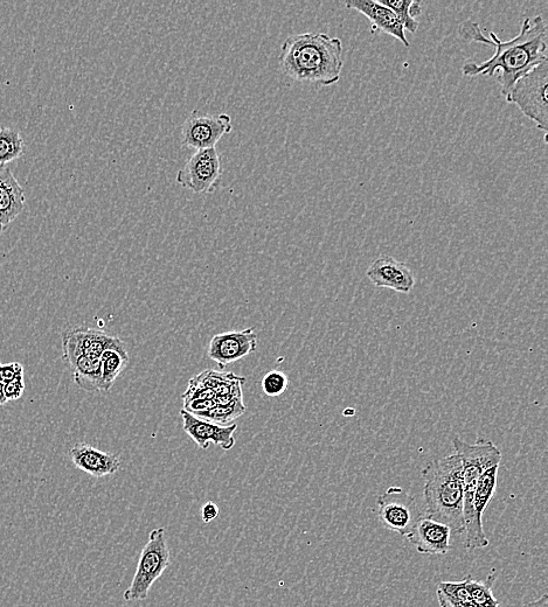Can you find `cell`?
Instances as JSON below:
<instances>
[{
  "label": "cell",
  "mask_w": 548,
  "mask_h": 607,
  "mask_svg": "<svg viewBox=\"0 0 548 607\" xmlns=\"http://www.w3.org/2000/svg\"><path fill=\"white\" fill-rule=\"evenodd\" d=\"M180 417L183 420V428L186 435L189 436L200 449L206 450L210 444L219 446V448L230 451L234 448L235 431L238 430V424L220 425L210 421L201 420L184 409L180 411Z\"/></svg>",
  "instance_id": "obj_11"
},
{
  "label": "cell",
  "mask_w": 548,
  "mask_h": 607,
  "mask_svg": "<svg viewBox=\"0 0 548 607\" xmlns=\"http://www.w3.org/2000/svg\"><path fill=\"white\" fill-rule=\"evenodd\" d=\"M69 457L76 469L86 472L94 478L113 476L119 472L121 467L119 457L85 443L74 445L69 451Z\"/></svg>",
  "instance_id": "obj_15"
},
{
  "label": "cell",
  "mask_w": 548,
  "mask_h": 607,
  "mask_svg": "<svg viewBox=\"0 0 548 607\" xmlns=\"http://www.w3.org/2000/svg\"><path fill=\"white\" fill-rule=\"evenodd\" d=\"M223 180L217 148L198 150L176 174V183L197 194H212Z\"/></svg>",
  "instance_id": "obj_7"
},
{
  "label": "cell",
  "mask_w": 548,
  "mask_h": 607,
  "mask_svg": "<svg viewBox=\"0 0 548 607\" xmlns=\"http://www.w3.org/2000/svg\"><path fill=\"white\" fill-rule=\"evenodd\" d=\"M280 66L291 80L334 86L342 78V40L325 33L293 34L283 41Z\"/></svg>",
  "instance_id": "obj_2"
},
{
  "label": "cell",
  "mask_w": 548,
  "mask_h": 607,
  "mask_svg": "<svg viewBox=\"0 0 548 607\" xmlns=\"http://www.w3.org/2000/svg\"><path fill=\"white\" fill-rule=\"evenodd\" d=\"M421 474L425 480L423 497L428 518L443 523L457 535L463 534L464 490L460 457L453 453L435 459Z\"/></svg>",
  "instance_id": "obj_3"
},
{
  "label": "cell",
  "mask_w": 548,
  "mask_h": 607,
  "mask_svg": "<svg viewBox=\"0 0 548 607\" xmlns=\"http://www.w3.org/2000/svg\"><path fill=\"white\" fill-rule=\"evenodd\" d=\"M366 276L377 288L391 289L406 295L415 285L413 271L392 256H381L374 260L367 269Z\"/></svg>",
  "instance_id": "obj_13"
},
{
  "label": "cell",
  "mask_w": 548,
  "mask_h": 607,
  "mask_svg": "<svg viewBox=\"0 0 548 607\" xmlns=\"http://www.w3.org/2000/svg\"><path fill=\"white\" fill-rule=\"evenodd\" d=\"M499 465L492 466L490 469L485 471L480 479L477 481V485L474 492L473 508L475 519L478 523H482V516L485 509L490 504L492 498L495 497L497 490Z\"/></svg>",
  "instance_id": "obj_19"
},
{
  "label": "cell",
  "mask_w": 548,
  "mask_h": 607,
  "mask_svg": "<svg viewBox=\"0 0 548 607\" xmlns=\"http://www.w3.org/2000/svg\"><path fill=\"white\" fill-rule=\"evenodd\" d=\"M437 590H440L443 595L455 600V602H471L467 588V578H464L461 582H441L439 586H437Z\"/></svg>",
  "instance_id": "obj_25"
},
{
  "label": "cell",
  "mask_w": 548,
  "mask_h": 607,
  "mask_svg": "<svg viewBox=\"0 0 548 607\" xmlns=\"http://www.w3.org/2000/svg\"><path fill=\"white\" fill-rule=\"evenodd\" d=\"M380 4L392 10L405 31L416 33L419 29L418 20L422 13L421 3L414 0H380Z\"/></svg>",
  "instance_id": "obj_20"
},
{
  "label": "cell",
  "mask_w": 548,
  "mask_h": 607,
  "mask_svg": "<svg viewBox=\"0 0 548 607\" xmlns=\"http://www.w3.org/2000/svg\"><path fill=\"white\" fill-rule=\"evenodd\" d=\"M467 588L471 602L480 607H499V602L494 596V584L497 579V571L490 572L485 581H477L474 577L467 576Z\"/></svg>",
  "instance_id": "obj_21"
},
{
  "label": "cell",
  "mask_w": 548,
  "mask_h": 607,
  "mask_svg": "<svg viewBox=\"0 0 548 607\" xmlns=\"http://www.w3.org/2000/svg\"><path fill=\"white\" fill-rule=\"evenodd\" d=\"M524 607H548V595L541 596L537 600H533L531 603H527Z\"/></svg>",
  "instance_id": "obj_30"
},
{
  "label": "cell",
  "mask_w": 548,
  "mask_h": 607,
  "mask_svg": "<svg viewBox=\"0 0 548 607\" xmlns=\"http://www.w3.org/2000/svg\"><path fill=\"white\" fill-rule=\"evenodd\" d=\"M3 230H4V227L2 225H0V235H2Z\"/></svg>",
  "instance_id": "obj_32"
},
{
  "label": "cell",
  "mask_w": 548,
  "mask_h": 607,
  "mask_svg": "<svg viewBox=\"0 0 548 607\" xmlns=\"http://www.w3.org/2000/svg\"><path fill=\"white\" fill-rule=\"evenodd\" d=\"M379 520L391 532L406 536L420 518L416 514L415 500L404 488L392 486L378 498Z\"/></svg>",
  "instance_id": "obj_9"
},
{
  "label": "cell",
  "mask_w": 548,
  "mask_h": 607,
  "mask_svg": "<svg viewBox=\"0 0 548 607\" xmlns=\"http://www.w3.org/2000/svg\"><path fill=\"white\" fill-rule=\"evenodd\" d=\"M232 129V117L228 114H200L193 110L182 125L180 139L187 148L197 151L211 149Z\"/></svg>",
  "instance_id": "obj_8"
},
{
  "label": "cell",
  "mask_w": 548,
  "mask_h": 607,
  "mask_svg": "<svg viewBox=\"0 0 548 607\" xmlns=\"http://www.w3.org/2000/svg\"><path fill=\"white\" fill-rule=\"evenodd\" d=\"M436 597H437V600H439L440 607H480V606H477L476 604H474L473 602H468V603L455 602V600L450 599L446 595H443V593L440 590H436Z\"/></svg>",
  "instance_id": "obj_29"
},
{
  "label": "cell",
  "mask_w": 548,
  "mask_h": 607,
  "mask_svg": "<svg viewBox=\"0 0 548 607\" xmlns=\"http://www.w3.org/2000/svg\"><path fill=\"white\" fill-rule=\"evenodd\" d=\"M115 338L89 327H74L62 333V350L79 352L90 359L100 360Z\"/></svg>",
  "instance_id": "obj_16"
},
{
  "label": "cell",
  "mask_w": 548,
  "mask_h": 607,
  "mask_svg": "<svg viewBox=\"0 0 548 607\" xmlns=\"http://www.w3.org/2000/svg\"><path fill=\"white\" fill-rule=\"evenodd\" d=\"M455 453L462 463L464 490L463 519L466 533V549L475 551L489 546V539L484 533L483 525L475 519L473 499L478 479L492 466L501 464L502 451L488 439H478L469 444L460 438L453 439Z\"/></svg>",
  "instance_id": "obj_4"
},
{
  "label": "cell",
  "mask_w": 548,
  "mask_h": 607,
  "mask_svg": "<svg viewBox=\"0 0 548 607\" xmlns=\"http://www.w3.org/2000/svg\"><path fill=\"white\" fill-rule=\"evenodd\" d=\"M6 402L8 401L5 400L4 386L2 385V383H0V408H2Z\"/></svg>",
  "instance_id": "obj_31"
},
{
  "label": "cell",
  "mask_w": 548,
  "mask_h": 607,
  "mask_svg": "<svg viewBox=\"0 0 548 607\" xmlns=\"http://www.w3.org/2000/svg\"><path fill=\"white\" fill-rule=\"evenodd\" d=\"M459 36L469 43L495 48V54L481 64L467 61L462 67V73L468 78L499 73L497 80L505 100L520 78L547 61V25L541 16L526 18L517 36L508 41H502L494 32L485 37L480 24L474 20H466L460 25Z\"/></svg>",
  "instance_id": "obj_1"
},
{
  "label": "cell",
  "mask_w": 548,
  "mask_h": 607,
  "mask_svg": "<svg viewBox=\"0 0 548 607\" xmlns=\"http://www.w3.org/2000/svg\"><path fill=\"white\" fill-rule=\"evenodd\" d=\"M24 376V367L19 362H11V364H2L0 362V383L6 385L13 380Z\"/></svg>",
  "instance_id": "obj_26"
},
{
  "label": "cell",
  "mask_w": 548,
  "mask_h": 607,
  "mask_svg": "<svg viewBox=\"0 0 548 607\" xmlns=\"http://www.w3.org/2000/svg\"><path fill=\"white\" fill-rule=\"evenodd\" d=\"M452 533V529L448 526L426 515L416 520L406 539L419 554L446 555L450 550Z\"/></svg>",
  "instance_id": "obj_12"
},
{
  "label": "cell",
  "mask_w": 548,
  "mask_h": 607,
  "mask_svg": "<svg viewBox=\"0 0 548 607\" xmlns=\"http://www.w3.org/2000/svg\"><path fill=\"white\" fill-rule=\"evenodd\" d=\"M258 336L252 327L242 331L215 334L208 345V358L226 367L256 351Z\"/></svg>",
  "instance_id": "obj_10"
},
{
  "label": "cell",
  "mask_w": 548,
  "mask_h": 607,
  "mask_svg": "<svg viewBox=\"0 0 548 607\" xmlns=\"http://www.w3.org/2000/svg\"><path fill=\"white\" fill-rule=\"evenodd\" d=\"M246 406L244 402L233 403L230 406H218L214 409L207 411V413L201 415V420L210 421L215 424L227 425L238 417L246 413Z\"/></svg>",
  "instance_id": "obj_23"
},
{
  "label": "cell",
  "mask_w": 548,
  "mask_h": 607,
  "mask_svg": "<svg viewBox=\"0 0 548 607\" xmlns=\"http://www.w3.org/2000/svg\"><path fill=\"white\" fill-rule=\"evenodd\" d=\"M25 191L15 174L6 165H0V225L4 228L24 211Z\"/></svg>",
  "instance_id": "obj_17"
},
{
  "label": "cell",
  "mask_w": 548,
  "mask_h": 607,
  "mask_svg": "<svg viewBox=\"0 0 548 607\" xmlns=\"http://www.w3.org/2000/svg\"><path fill=\"white\" fill-rule=\"evenodd\" d=\"M346 8L362 13L372 23V29L388 34L400 41L405 47L411 46L404 27L400 24L394 12L374 0H349L345 2Z\"/></svg>",
  "instance_id": "obj_14"
},
{
  "label": "cell",
  "mask_w": 548,
  "mask_h": 607,
  "mask_svg": "<svg viewBox=\"0 0 548 607\" xmlns=\"http://www.w3.org/2000/svg\"><path fill=\"white\" fill-rule=\"evenodd\" d=\"M219 513V506L210 501L207 502V504H205L203 507V511H201V518H203L205 523H211L213 520L218 518Z\"/></svg>",
  "instance_id": "obj_28"
},
{
  "label": "cell",
  "mask_w": 548,
  "mask_h": 607,
  "mask_svg": "<svg viewBox=\"0 0 548 607\" xmlns=\"http://www.w3.org/2000/svg\"><path fill=\"white\" fill-rule=\"evenodd\" d=\"M165 533V528L159 527L149 534V540L141 551L133 582L124 592L123 598L126 602L147 599L151 586L169 567L170 550Z\"/></svg>",
  "instance_id": "obj_5"
},
{
  "label": "cell",
  "mask_w": 548,
  "mask_h": 607,
  "mask_svg": "<svg viewBox=\"0 0 548 607\" xmlns=\"http://www.w3.org/2000/svg\"><path fill=\"white\" fill-rule=\"evenodd\" d=\"M25 142L20 132L12 128H0V165H6L23 155Z\"/></svg>",
  "instance_id": "obj_22"
},
{
  "label": "cell",
  "mask_w": 548,
  "mask_h": 607,
  "mask_svg": "<svg viewBox=\"0 0 548 607\" xmlns=\"http://www.w3.org/2000/svg\"><path fill=\"white\" fill-rule=\"evenodd\" d=\"M548 60L520 78L511 89L509 103L515 104L527 118L537 124L547 139Z\"/></svg>",
  "instance_id": "obj_6"
},
{
  "label": "cell",
  "mask_w": 548,
  "mask_h": 607,
  "mask_svg": "<svg viewBox=\"0 0 548 607\" xmlns=\"http://www.w3.org/2000/svg\"><path fill=\"white\" fill-rule=\"evenodd\" d=\"M25 390V379L24 376H19L16 380H13L4 385V396L6 401H17L23 396Z\"/></svg>",
  "instance_id": "obj_27"
},
{
  "label": "cell",
  "mask_w": 548,
  "mask_h": 607,
  "mask_svg": "<svg viewBox=\"0 0 548 607\" xmlns=\"http://www.w3.org/2000/svg\"><path fill=\"white\" fill-rule=\"evenodd\" d=\"M262 390L267 396L277 397L286 393L289 386V379L286 374L280 371H270L262 379Z\"/></svg>",
  "instance_id": "obj_24"
},
{
  "label": "cell",
  "mask_w": 548,
  "mask_h": 607,
  "mask_svg": "<svg viewBox=\"0 0 548 607\" xmlns=\"http://www.w3.org/2000/svg\"><path fill=\"white\" fill-rule=\"evenodd\" d=\"M101 393H109L119 375L129 364V354L126 344L116 337L113 344L101 355Z\"/></svg>",
  "instance_id": "obj_18"
}]
</instances>
